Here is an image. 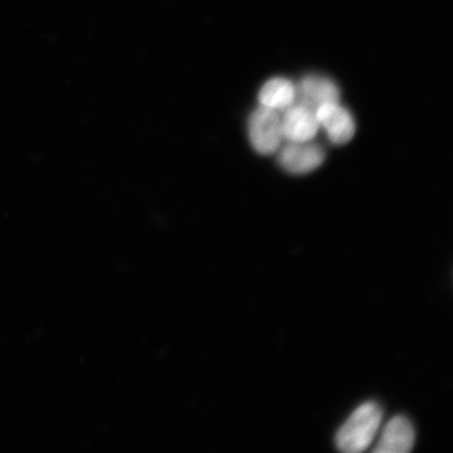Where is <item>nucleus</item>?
<instances>
[{
    "mask_svg": "<svg viewBox=\"0 0 453 453\" xmlns=\"http://www.w3.org/2000/svg\"><path fill=\"white\" fill-rule=\"evenodd\" d=\"M383 420V411L376 402H365L353 411L336 434L340 451L359 453L365 451L375 440Z\"/></svg>",
    "mask_w": 453,
    "mask_h": 453,
    "instance_id": "f257e3e1",
    "label": "nucleus"
},
{
    "mask_svg": "<svg viewBox=\"0 0 453 453\" xmlns=\"http://www.w3.org/2000/svg\"><path fill=\"white\" fill-rule=\"evenodd\" d=\"M249 139L260 155H273L281 146V121L276 111L260 105L248 123Z\"/></svg>",
    "mask_w": 453,
    "mask_h": 453,
    "instance_id": "f03ea898",
    "label": "nucleus"
},
{
    "mask_svg": "<svg viewBox=\"0 0 453 453\" xmlns=\"http://www.w3.org/2000/svg\"><path fill=\"white\" fill-rule=\"evenodd\" d=\"M325 158L324 149L319 144L311 143V141L303 143L287 142L280 149L279 163L288 173L304 174L319 168Z\"/></svg>",
    "mask_w": 453,
    "mask_h": 453,
    "instance_id": "7ed1b4c3",
    "label": "nucleus"
},
{
    "mask_svg": "<svg viewBox=\"0 0 453 453\" xmlns=\"http://www.w3.org/2000/svg\"><path fill=\"white\" fill-rule=\"evenodd\" d=\"M315 115L333 144L344 145L353 139L356 130L354 118L338 102L322 104L315 111Z\"/></svg>",
    "mask_w": 453,
    "mask_h": 453,
    "instance_id": "20e7f679",
    "label": "nucleus"
},
{
    "mask_svg": "<svg viewBox=\"0 0 453 453\" xmlns=\"http://www.w3.org/2000/svg\"><path fill=\"white\" fill-rule=\"evenodd\" d=\"M282 112L280 121L283 140L292 143H303L316 137L320 127L314 111L294 104Z\"/></svg>",
    "mask_w": 453,
    "mask_h": 453,
    "instance_id": "39448f33",
    "label": "nucleus"
},
{
    "mask_svg": "<svg viewBox=\"0 0 453 453\" xmlns=\"http://www.w3.org/2000/svg\"><path fill=\"white\" fill-rule=\"evenodd\" d=\"M416 441V432L409 418L395 416L390 418L377 441L375 453H409Z\"/></svg>",
    "mask_w": 453,
    "mask_h": 453,
    "instance_id": "423d86ee",
    "label": "nucleus"
},
{
    "mask_svg": "<svg viewBox=\"0 0 453 453\" xmlns=\"http://www.w3.org/2000/svg\"><path fill=\"white\" fill-rule=\"evenodd\" d=\"M340 90L337 84L324 76L304 77L296 88V100L311 111L330 102H339Z\"/></svg>",
    "mask_w": 453,
    "mask_h": 453,
    "instance_id": "0eeeda50",
    "label": "nucleus"
},
{
    "mask_svg": "<svg viewBox=\"0 0 453 453\" xmlns=\"http://www.w3.org/2000/svg\"><path fill=\"white\" fill-rule=\"evenodd\" d=\"M260 105L285 111L296 102V88L286 78H273L264 85L258 95Z\"/></svg>",
    "mask_w": 453,
    "mask_h": 453,
    "instance_id": "6e6552de",
    "label": "nucleus"
}]
</instances>
